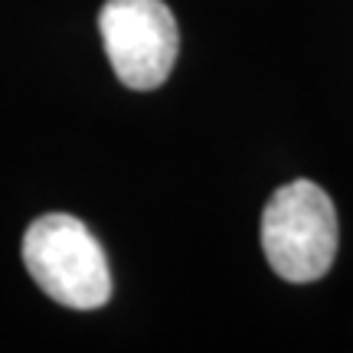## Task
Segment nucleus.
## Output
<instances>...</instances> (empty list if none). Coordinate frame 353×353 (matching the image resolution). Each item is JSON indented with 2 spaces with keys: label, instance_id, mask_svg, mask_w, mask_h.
<instances>
[{
  "label": "nucleus",
  "instance_id": "nucleus-3",
  "mask_svg": "<svg viewBox=\"0 0 353 353\" xmlns=\"http://www.w3.org/2000/svg\"><path fill=\"white\" fill-rule=\"evenodd\" d=\"M99 33L121 85L151 92L167 82L180 50V30L164 0H105Z\"/></svg>",
  "mask_w": 353,
  "mask_h": 353
},
{
  "label": "nucleus",
  "instance_id": "nucleus-1",
  "mask_svg": "<svg viewBox=\"0 0 353 353\" xmlns=\"http://www.w3.org/2000/svg\"><path fill=\"white\" fill-rule=\"evenodd\" d=\"M337 210L314 180H291L272 193L262 213V252L278 278L311 285L337 259Z\"/></svg>",
  "mask_w": 353,
  "mask_h": 353
},
{
  "label": "nucleus",
  "instance_id": "nucleus-2",
  "mask_svg": "<svg viewBox=\"0 0 353 353\" xmlns=\"http://www.w3.org/2000/svg\"><path fill=\"white\" fill-rule=\"evenodd\" d=\"M23 265L43 294L72 311H95L112 298L105 249L69 213H46L26 226Z\"/></svg>",
  "mask_w": 353,
  "mask_h": 353
}]
</instances>
